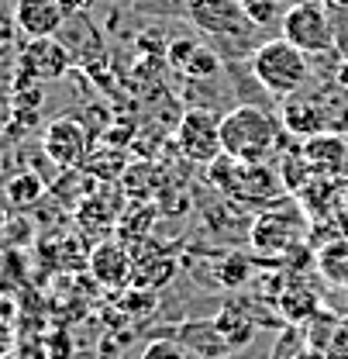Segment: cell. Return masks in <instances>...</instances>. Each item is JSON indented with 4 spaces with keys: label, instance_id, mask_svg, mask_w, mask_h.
<instances>
[{
    "label": "cell",
    "instance_id": "obj_6",
    "mask_svg": "<svg viewBox=\"0 0 348 359\" xmlns=\"http://www.w3.org/2000/svg\"><path fill=\"white\" fill-rule=\"evenodd\" d=\"M176 149L186 163L193 166H211L214 159L224 156V145H221V118L207 107H190L183 118H179V128H176Z\"/></svg>",
    "mask_w": 348,
    "mask_h": 359
},
{
    "label": "cell",
    "instance_id": "obj_14",
    "mask_svg": "<svg viewBox=\"0 0 348 359\" xmlns=\"http://www.w3.org/2000/svg\"><path fill=\"white\" fill-rule=\"evenodd\" d=\"M179 346L197 353L200 359H218L231 349L228 339L221 335L218 321H190V325H183L179 328Z\"/></svg>",
    "mask_w": 348,
    "mask_h": 359
},
{
    "label": "cell",
    "instance_id": "obj_16",
    "mask_svg": "<svg viewBox=\"0 0 348 359\" xmlns=\"http://www.w3.org/2000/svg\"><path fill=\"white\" fill-rule=\"evenodd\" d=\"M214 321H218L221 335L228 339L231 349H238V346H245V342L252 339V321L238 311V308H224V314H218Z\"/></svg>",
    "mask_w": 348,
    "mask_h": 359
},
{
    "label": "cell",
    "instance_id": "obj_4",
    "mask_svg": "<svg viewBox=\"0 0 348 359\" xmlns=\"http://www.w3.org/2000/svg\"><path fill=\"white\" fill-rule=\"evenodd\" d=\"M207 180L242 204H269L283 194V180L269 170V163H238L231 156H221L207 166Z\"/></svg>",
    "mask_w": 348,
    "mask_h": 359
},
{
    "label": "cell",
    "instance_id": "obj_22",
    "mask_svg": "<svg viewBox=\"0 0 348 359\" xmlns=\"http://www.w3.org/2000/svg\"><path fill=\"white\" fill-rule=\"evenodd\" d=\"M4 228H7V211H4V204H0V235H4Z\"/></svg>",
    "mask_w": 348,
    "mask_h": 359
},
{
    "label": "cell",
    "instance_id": "obj_1",
    "mask_svg": "<svg viewBox=\"0 0 348 359\" xmlns=\"http://www.w3.org/2000/svg\"><path fill=\"white\" fill-rule=\"evenodd\" d=\"M283 125L259 104H238L221 114V145L224 156L238 163H269L279 152Z\"/></svg>",
    "mask_w": 348,
    "mask_h": 359
},
{
    "label": "cell",
    "instance_id": "obj_23",
    "mask_svg": "<svg viewBox=\"0 0 348 359\" xmlns=\"http://www.w3.org/2000/svg\"><path fill=\"white\" fill-rule=\"evenodd\" d=\"M345 204H348V187H345Z\"/></svg>",
    "mask_w": 348,
    "mask_h": 359
},
{
    "label": "cell",
    "instance_id": "obj_19",
    "mask_svg": "<svg viewBox=\"0 0 348 359\" xmlns=\"http://www.w3.org/2000/svg\"><path fill=\"white\" fill-rule=\"evenodd\" d=\"M245 276H252V269H249V259H245V256H231L228 263H221V283L238 287V283H245Z\"/></svg>",
    "mask_w": 348,
    "mask_h": 359
},
{
    "label": "cell",
    "instance_id": "obj_24",
    "mask_svg": "<svg viewBox=\"0 0 348 359\" xmlns=\"http://www.w3.org/2000/svg\"><path fill=\"white\" fill-rule=\"evenodd\" d=\"M345 177H348V173H345Z\"/></svg>",
    "mask_w": 348,
    "mask_h": 359
},
{
    "label": "cell",
    "instance_id": "obj_9",
    "mask_svg": "<svg viewBox=\"0 0 348 359\" xmlns=\"http://www.w3.org/2000/svg\"><path fill=\"white\" fill-rule=\"evenodd\" d=\"M166 59L176 73H183L186 80H214L221 73V52H214L211 45L197 42V39H169L166 42Z\"/></svg>",
    "mask_w": 348,
    "mask_h": 359
},
{
    "label": "cell",
    "instance_id": "obj_3",
    "mask_svg": "<svg viewBox=\"0 0 348 359\" xmlns=\"http://www.w3.org/2000/svg\"><path fill=\"white\" fill-rule=\"evenodd\" d=\"M249 69L259 80V87L272 97H279V100L300 93L310 80L307 55L286 39H265V42L256 45V52L249 55Z\"/></svg>",
    "mask_w": 348,
    "mask_h": 359
},
{
    "label": "cell",
    "instance_id": "obj_17",
    "mask_svg": "<svg viewBox=\"0 0 348 359\" xmlns=\"http://www.w3.org/2000/svg\"><path fill=\"white\" fill-rule=\"evenodd\" d=\"M238 4L245 7V14L256 28H272L286 14V11H279V0H238Z\"/></svg>",
    "mask_w": 348,
    "mask_h": 359
},
{
    "label": "cell",
    "instance_id": "obj_20",
    "mask_svg": "<svg viewBox=\"0 0 348 359\" xmlns=\"http://www.w3.org/2000/svg\"><path fill=\"white\" fill-rule=\"evenodd\" d=\"M93 0H59V7L66 11V18H76V14H83Z\"/></svg>",
    "mask_w": 348,
    "mask_h": 359
},
{
    "label": "cell",
    "instance_id": "obj_8",
    "mask_svg": "<svg viewBox=\"0 0 348 359\" xmlns=\"http://www.w3.org/2000/svg\"><path fill=\"white\" fill-rule=\"evenodd\" d=\"M307 170L314 177H345L348 173V135L345 132H321L300 142Z\"/></svg>",
    "mask_w": 348,
    "mask_h": 359
},
{
    "label": "cell",
    "instance_id": "obj_11",
    "mask_svg": "<svg viewBox=\"0 0 348 359\" xmlns=\"http://www.w3.org/2000/svg\"><path fill=\"white\" fill-rule=\"evenodd\" d=\"M66 11L59 7V0H18L14 4V25L18 32L35 42V39H55L66 25Z\"/></svg>",
    "mask_w": 348,
    "mask_h": 359
},
{
    "label": "cell",
    "instance_id": "obj_10",
    "mask_svg": "<svg viewBox=\"0 0 348 359\" xmlns=\"http://www.w3.org/2000/svg\"><path fill=\"white\" fill-rule=\"evenodd\" d=\"M279 125H283V132L297 135L300 142L310 138V135L335 132L331 128L335 121H331L328 107L321 100H314V97H304V93H293V97H286L279 104Z\"/></svg>",
    "mask_w": 348,
    "mask_h": 359
},
{
    "label": "cell",
    "instance_id": "obj_15",
    "mask_svg": "<svg viewBox=\"0 0 348 359\" xmlns=\"http://www.w3.org/2000/svg\"><path fill=\"white\" fill-rule=\"evenodd\" d=\"M48 194L45 180L35 170H21L4 183V201L14 208V211H32L35 204H42V197Z\"/></svg>",
    "mask_w": 348,
    "mask_h": 359
},
{
    "label": "cell",
    "instance_id": "obj_21",
    "mask_svg": "<svg viewBox=\"0 0 348 359\" xmlns=\"http://www.w3.org/2000/svg\"><path fill=\"white\" fill-rule=\"evenodd\" d=\"M335 83H338V90H342V93H348V59H342V62H338V69H335Z\"/></svg>",
    "mask_w": 348,
    "mask_h": 359
},
{
    "label": "cell",
    "instance_id": "obj_2",
    "mask_svg": "<svg viewBox=\"0 0 348 359\" xmlns=\"http://www.w3.org/2000/svg\"><path fill=\"white\" fill-rule=\"evenodd\" d=\"M186 18L193 21L197 32L214 39L228 59H242V55L256 52L252 42L262 28L249 21V14L238 0H186Z\"/></svg>",
    "mask_w": 348,
    "mask_h": 359
},
{
    "label": "cell",
    "instance_id": "obj_13",
    "mask_svg": "<svg viewBox=\"0 0 348 359\" xmlns=\"http://www.w3.org/2000/svg\"><path fill=\"white\" fill-rule=\"evenodd\" d=\"M69 62H73L69 48L62 42H55V39H35L21 52V69L32 80H59L69 69Z\"/></svg>",
    "mask_w": 348,
    "mask_h": 359
},
{
    "label": "cell",
    "instance_id": "obj_7",
    "mask_svg": "<svg viewBox=\"0 0 348 359\" xmlns=\"http://www.w3.org/2000/svg\"><path fill=\"white\" fill-rule=\"evenodd\" d=\"M42 152L52 166H59L62 173L69 170H83V163L90 159V132L80 118H55L48 121L42 132Z\"/></svg>",
    "mask_w": 348,
    "mask_h": 359
},
{
    "label": "cell",
    "instance_id": "obj_5",
    "mask_svg": "<svg viewBox=\"0 0 348 359\" xmlns=\"http://www.w3.org/2000/svg\"><path fill=\"white\" fill-rule=\"evenodd\" d=\"M279 39L297 45L304 55H331L338 48L335 39V25L324 11L321 0H297L286 7L283 21H279Z\"/></svg>",
    "mask_w": 348,
    "mask_h": 359
},
{
    "label": "cell",
    "instance_id": "obj_18",
    "mask_svg": "<svg viewBox=\"0 0 348 359\" xmlns=\"http://www.w3.org/2000/svg\"><path fill=\"white\" fill-rule=\"evenodd\" d=\"M141 359H186V349L179 342H173V339H155V342L145 346Z\"/></svg>",
    "mask_w": 348,
    "mask_h": 359
},
{
    "label": "cell",
    "instance_id": "obj_12",
    "mask_svg": "<svg viewBox=\"0 0 348 359\" xmlns=\"http://www.w3.org/2000/svg\"><path fill=\"white\" fill-rule=\"evenodd\" d=\"M90 276L107 290H125L134 276V259L121 242H100L87 259Z\"/></svg>",
    "mask_w": 348,
    "mask_h": 359
}]
</instances>
